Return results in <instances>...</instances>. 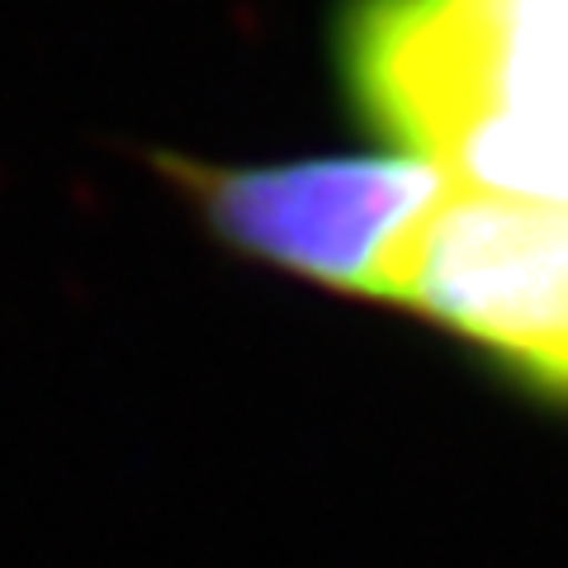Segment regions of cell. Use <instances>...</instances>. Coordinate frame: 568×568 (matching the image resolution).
Returning a JSON list of instances; mask_svg holds the SVG:
<instances>
[{"mask_svg":"<svg viewBox=\"0 0 568 568\" xmlns=\"http://www.w3.org/2000/svg\"><path fill=\"white\" fill-rule=\"evenodd\" d=\"M342 77L369 129L422 162L478 123L568 148V0H351Z\"/></svg>","mask_w":568,"mask_h":568,"instance_id":"cell-1","label":"cell"},{"mask_svg":"<svg viewBox=\"0 0 568 568\" xmlns=\"http://www.w3.org/2000/svg\"><path fill=\"white\" fill-rule=\"evenodd\" d=\"M375 298L446 327L497 375L568 407V209L446 185L394 242Z\"/></svg>","mask_w":568,"mask_h":568,"instance_id":"cell-2","label":"cell"},{"mask_svg":"<svg viewBox=\"0 0 568 568\" xmlns=\"http://www.w3.org/2000/svg\"><path fill=\"white\" fill-rule=\"evenodd\" d=\"M166 171L233 252L351 298H375L394 242L450 185L432 162L407 152L290 166L171 162Z\"/></svg>","mask_w":568,"mask_h":568,"instance_id":"cell-3","label":"cell"}]
</instances>
